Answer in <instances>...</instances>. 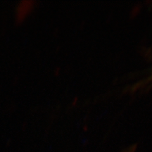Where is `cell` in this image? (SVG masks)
Returning <instances> with one entry per match:
<instances>
[{
	"label": "cell",
	"mask_w": 152,
	"mask_h": 152,
	"mask_svg": "<svg viewBox=\"0 0 152 152\" xmlns=\"http://www.w3.org/2000/svg\"><path fill=\"white\" fill-rule=\"evenodd\" d=\"M151 82H152V73L150 74V75L147 77V78L144 79L143 81L141 82V83H140V84L137 85V87L145 86V85H147L148 84H149V83H151Z\"/></svg>",
	"instance_id": "1"
}]
</instances>
